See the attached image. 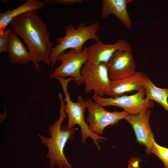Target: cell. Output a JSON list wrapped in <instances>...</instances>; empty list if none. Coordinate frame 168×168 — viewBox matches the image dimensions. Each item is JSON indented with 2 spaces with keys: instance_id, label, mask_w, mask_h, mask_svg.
Instances as JSON below:
<instances>
[{
  "instance_id": "cell-1",
  "label": "cell",
  "mask_w": 168,
  "mask_h": 168,
  "mask_svg": "<svg viewBox=\"0 0 168 168\" xmlns=\"http://www.w3.org/2000/svg\"><path fill=\"white\" fill-rule=\"evenodd\" d=\"M8 26L26 44L36 71H41L39 63L51 66L49 56L54 44L49 40L51 34L37 11H29L15 17Z\"/></svg>"
},
{
  "instance_id": "cell-2",
  "label": "cell",
  "mask_w": 168,
  "mask_h": 168,
  "mask_svg": "<svg viewBox=\"0 0 168 168\" xmlns=\"http://www.w3.org/2000/svg\"><path fill=\"white\" fill-rule=\"evenodd\" d=\"M58 96L60 102V115L59 118L49 126L50 137L48 138L40 134L38 135L41 142L47 147L46 157L50 167L56 165L59 168H72L64 155V150L67 141L74 138L76 129L74 128H69L67 126L61 127L67 116L65 112V103L62 93H58Z\"/></svg>"
},
{
  "instance_id": "cell-3",
  "label": "cell",
  "mask_w": 168,
  "mask_h": 168,
  "mask_svg": "<svg viewBox=\"0 0 168 168\" xmlns=\"http://www.w3.org/2000/svg\"><path fill=\"white\" fill-rule=\"evenodd\" d=\"M100 26L98 22L87 26L85 23L79 24L76 28L73 24H70L64 27L65 35L56 39L58 44L51 50L49 60L51 67L55 64L58 55L68 49H74L77 52H81L85 43L90 40L96 41L100 39L97 33L100 30Z\"/></svg>"
},
{
  "instance_id": "cell-4",
  "label": "cell",
  "mask_w": 168,
  "mask_h": 168,
  "mask_svg": "<svg viewBox=\"0 0 168 168\" xmlns=\"http://www.w3.org/2000/svg\"><path fill=\"white\" fill-rule=\"evenodd\" d=\"M54 78L57 79L61 85L64 92L65 97L64 99L66 103L64 110L68 119L67 127L69 128H74L76 124L80 126L82 138V142L85 143L88 138H91L93 142L99 150L100 148L99 142L101 140H105L106 138L104 137L98 136L93 133L89 128L88 123L85 120L84 112L86 108L85 100L81 96L78 97L77 102L72 101L70 98L69 93L68 91L67 85L71 81H73L72 77L67 79L63 78L56 77Z\"/></svg>"
},
{
  "instance_id": "cell-5",
  "label": "cell",
  "mask_w": 168,
  "mask_h": 168,
  "mask_svg": "<svg viewBox=\"0 0 168 168\" xmlns=\"http://www.w3.org/2000/svg\"><path fill=\"white\" fill-rule=\"evenodd\" d=\"M88 56L87 47H85L80 52L70 49L68 53H61L57 58V61L61 62V64L55 68L49 78L69 76L72 78L73 81L78 86L84 83L81 70L83 65L87 61Z\"/></svg>"
},
{
  "instance_id": "cell-6",
  "label": "cell",
  "mask_w": 168,
  "mask_h": 168,
  "mask_svg": "<svg viewBox=\"0 0 168 168\" xmlns=\"http://www.w3.org/2000/svg\"><path fill=\"white\" fill-rule=\"evenodd\" d=\"M145 96L144 87L133 95L104 98L94 94L92 99L102 107L108 106L119 107L123 109L129 114H136L153 107V102L147 100L144 98Z\"/></svg>"
},
{
  "instance_id": "cell-7",
  "label": "cell",
  "mask_w": 168,
  "mask_h": 168,
  "mask_svg": "<svg viewBox=\"0 0 168 168\" xmlns=\"http://www.w3.org/2000/svg\"><path fill=\"white\" fill-rule=\"evenodd\" d=\"M88 114L86 122L91 132L101 136L105 128L118 123L129 114L124 111L110 112L91 98L85 100Z\"/></svg>"
},
{
  "instance_id": "cell-8",
  "label": "cell",
  "mask_w": 168,
  "mask_h": 168,
  "mask_svg": "<svg viewBox=\"0 0 168 168\" xmlns=\"http://www.w3.org/2000/svg\"><path fill=\"white\" fill-rule=\"evenodd\" d=\"M81 73L85 85L84 93L93 91L94 94L101 97L106 95L111 80L106 63L95 65L87 61L82 68Z\"/></svg>"
},
{
  "instance_id": "cell-9",
  "label": "cell",
  "mask_w": 168,
  "mask_h": 168,
  "mask_svg": "<svg viewBox=\"0 0 168 168\" xmlns=\"http://www.w3.org/2000/svg\"><path fill=\"white\" fill-rule=\"evenodd\" d=\"M106 64L111 80L127 77L136 71L131 49L117 51Z\"/></svg>"
},
{
  "instance_id": "cell-10",
  "label": "cell",
  "mask_w": 168,
  "mask_h": 168,
  "mask_svg": "<svg viewBox=\"0 0 168 168\" xmlns=\"http://www.w3.org/2000/svg\"><path fill=\"white\" fill-rule=\"evenodd\" d=\"M151 114L149 109L137 114H128L125 118L133 127L138 142L146 146L147 154L151 153L155 141L149 124Z\"/></svg>"
},
{
  "instance_id": "cell-11",
  "label": "cell",
  "mask_w": 168,
  "mask_h": 168,
  "mask_svg": "<svg viewBox=\"0 0 168 168\" xmlns=\"http://www.w3.org/2000/svg\"><path fill=\"white\" fill-rule=\"evenodd\" d=\"M88 48L89 56L87 61L95 65L102 63H107L117 51L131 49L129 44L123 39L118 40L114 44H107L100 40L97 41Z\"/></svg>"
},
{
  "instance_id": "cell-12",
  "label": "cell",
  "mask_w": 168,
  "mask_h": 168,
  "mask_svg": "<svg viewBox=\"0 0 168 168\" xmlns=\"http://www.w3.org/2000/svg\"><path fill=\"white\" fill-rule=\"evenodd\" d=\"M148 77L141 72L136 71L127 77L111 80L106 95L112 97L123 95L127 92L139 91L144 87Z\"/></svg>"
},
{
  "instance_id": "cell-13",
  "label": "cell",
  "mask_w": 168,
  "mask_h": 168,
  "mask_svg": "<svg viewBox=\"0 0 168 168\" xmlns=\"http://www.w3.org/2000/svg\"><path fill=\"white\" fill-rule=\"evenodd\" d=\"M131 0H103L101 17L106 18L109 15H114L128 29L133 26L127 9V5Z\"/></svg>"
},
{
  "instance_id": "cell-14",
  "label": "cell",
  "mask_w": 168,
  "mask_h": 168,
  "mask_svg": "<svg viewBox=\"0 0 168 168\" xmlns=\"http://www.w3.org/2000/svg\"><path fill=\"white\" fill-rule=\"evenodd\" d=\"M47 3L45 1L28 0L17 8L10 9L0 14V34H3L11 21L15 17L27 12L37 11L44 7Z\"/></svg>"
},
{
  "instance_id": "cell-15",
  "label": "cell",
  "mask_w": 168,
  "mask_h": 168,
  "mask_svg": "<svg viewBox=\"0 0 168 168\" xmlns=\"http://www.w3.org/2000/svg\"><path fill=\"white\" fill-rule=\"evenodd\" d=\"M8 58L12 64H26L32 61V57L18 36L13 31L10 36Z\"/></svg>"
},
{
  "instance_id": "cell-16",
  "label": "cell",
  "mask_w": 168,
  "mask_h": 168,
  "mask_svg": "<svg viewBox=\"0 0 168 168\" xmlns=\"http://www.w3.org/2000/svg\"><path fill=\"white\" fill-rule=\"evenodd\" d=\"M145 98L158 103L168 112V88H161L156 86L148 78L144 86Z\"/></svg>"
},
{
  "instance_id": "cell-17",
  "label": "cell",
  "mask_w": 168,
  "mask_h": 168,
  "mask_svg": "<svg viewBox=\"0 0 168 168\" xmlns=\"http://www.w3.org/2000/svg\"><path fill=\"white\" fill-rule=\"evenodd\" d=\"M151 153L156 155L161 160L164 164L165 168H168V148L160 146L155 141L151 151Z\"/></svg>"
},
{
  "instance_id": "cell-18",
  "label": "cell",
  "mask_w": 168,
  "mask_h": 168,
  "mask_svg": "<svg viewBox=\"0 0 168 168\" xmlns=\"http://www.w3.org/2000/svg\"><path fill=\"white\" fill-rule=\"evenodd\" d=\"M12 32L8 26L2 34H0V53L8 52L10 36Z\"/></svg>"
},
{
  "instance_id": "cell-19",
  "label": "cell",
  "mask_w": 168,
  "mask_h": 168,
  "mask_svg": "<svg viewBox=\"0 0 168 168\" xmlns=\"http://www.w3.org/2000/svg\"><path fill=\"white\" fill-rule=\"evenodd\" d=\"M85 0H50L49 1L56 4L72 5L77 3L82 4L86 2Z\"/></svg>"
},
{
  "instance_id": "cell-20",
  "label": "cell",
  "mask_w": 168,
  "mask_h": 168,
  "mask_svg": "<svg viewBox=\"0 0 168 168\" xmlns=\"http://www.w3.org/2000/svg\"><path fill=\"white\" fill-rule=\"evenodd\" d=\"M6 111L3 114L0 115V122H2L6 117L7 114V109H5Z\"/></svg>"
}]
</instances>
